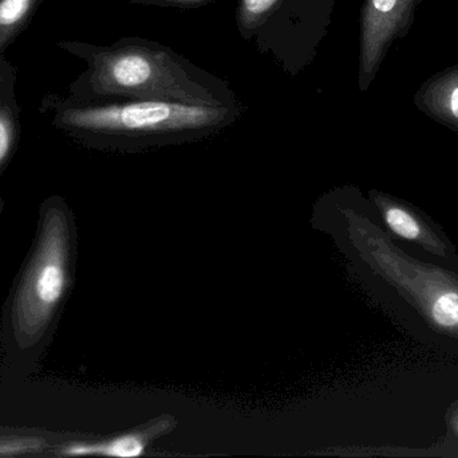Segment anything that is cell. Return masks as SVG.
<instances>
[{
  "label": "cell",
  "instance_id": "cell-1",
  "mask_svg": "<svg viewBox=\"0 0 458 458\" xmlns=\"http://www.w3.org/2000/svg\"><path fill=\"white\" fill-rule=\"evenodd\" d=\"M344 238L379 306L411 341L458 359V271L406 252L379 220L342 209Z\"/></svg>",
  "mask_w": 458,
  "mask_h": 458
},
{
  "label": "cell",
  "instance_id": "cell-2",
  "mask_svg": "<svg viewBox=\"0 0 458 458\" xmlns=\"http://www.w3.org/2000/svg\"><path fill=\"white\" fill-rule=\"evenodd\" d=\"M82 91L88 99H148L195 105H240L227 83L160 43L131 38L89 48Z\"/></svg>",
  "mask_w": 458,
  "mask_h": 458
},
{
  "label": "cell",
  "instance_id": "cell-3",
  "mask_svg": "<svg viewBox=\"0 0 458 458\" xmlns=\"http://www.w3.org/2000/svg\"><path fill=\"white\" fill-rule=\"evenodd\" d=\"M242 105H195L148 99H89L62 108L64 128L121 147L201 139L232 125Z\"/></svg>",
  "mask_w": 458,
  "mask_h": 458
},
{
  "label": "cell",
  "instance_id": "cell-4",
  "mask_svg": "<svg viewBox=\"0 0 458 458\" xmlns=\"http://www.w3.org/2000/svg\"><path fill=\"white\" fill-rule=\"evenodd\" d=\"M69 249L66 217L51 207L13 304V325L21 341L39 338L53 319L66 289Z\"/></svg>",
  "mask_w": 458,
  "mask_h": 458
},
{
  "label": "cell",
  "instance_id": "cell-5",
  "mask_svg": "<svg viewBox=\"0 0 458 458\" xmlns=\"http://www.w3.org/2000/svg\"><path fill=\"white\" fill-rule=\"evenodd\" d=\"M382 228L397 241L419 247L436 264L458 271V252L448 234L419 206L382 193H371Z\"/></svg>",
  "mask_w": 458,
  "mask_h": 458
},
{
  "label": "cell",
  "instance_id": "cell-6",
  "mask_svg": "<svg viewBox=\"0 0 458 458\" xmlns=\"http://www.w3.org/2000/svg\"><path fill=\"white\" fill-rule=\"evenodd\" d=\"M168 427L166 419H163V422L149 428L145 432L121 436L105 443L72 444L62 449V454L64 456L139 457L144 454L148 440L155 437L157 433L165 432Z\"/></svg>",
  "mask_w": 458,
  "mask_h": 458
},
{
  "label": "cell",
  "instance_id": "cell-7",
  "mask_svg": "<svg viewBox=\"0 0 458 458\" xmlns=\"http://www.w3.org/2000/svg\"><path fill=\"white\" fill-rule=\"evenodd\" d=\"M43 0H0V48L29 23Z\"/></svg>",
  "mask_w": 458,
  "mask_h": 458
},
{
  "label": "cell",
  "instance_id": "cell-8",
  "mask_svg": "<svg viewBox=\"0 0 458 458\" xmlns=\"http://www.w3.org/2000/svg\"><path fill=\"white\" fill-rule=\"evenodd\" d=\"M13 121L7 110L0 109V166L4 163L13 142Z\"/></svg>",
  "mask_w": 458,
  "mask_h": 458
},
{
  "label": "cell",
  "instance_id": "cell-9",
  "mask_svg": "<svg viewBox=\"0 0 458 458\" xmlns=\"http://www.w3.org/2000/svg\"><path fill=\"white\" fill-rule=\"evenodd\" d=\"M42 444L32 440H0V456L5 454H27L40 449Z\"/></svg>",
  "mask_w": 458,
  "mask_h": 458
},
{
  "label": "cell",
  "instance_id": "cell-10",
  "mask_svg": "<svg viewBox=\"0 0 458 458\" xmlns=\"http://www.w3.org/2000/svg\"><path fill=\"white\" fill-rule=\"evenodd\" d=\"M133 2L145 3V4L177 5V7H195V5L206 4V3L214 2V0H133Z\"/></svg>",
  "mask_w": 458,
  "mask_h": 458
},
{
  "label": "cell",
  "instance_id": "cell-11",
  "mask_svg": "<svg viewBox=\"0 0 458 458\" xmlns=\"http://www.w3.org/2000/svg\"><path fill=\"white\" fill-rule=\"evenodd\" d=\"M446 433L458 440V400L448 406L445 414Z\"/></svg>",
  "mask_w": 458,
  "mask_h": 458
},
{
  "label": "cell",
  "instance_id": "cell-12",
  "mask_svg": "<svg viewBox=\"0 0 458 458\" xmlns=\"http://www.w3.org/2000/svg\"><path fill=\"white\" fill-rule=\"evenodd\" d=\"M373 8L378 13H390L397 4V0H371Z\"/></svg>",
  "mask_w": 458,
  "mask_h": 458
},
{
  "label": "cell",
  "instance_id": "cell-13",
  "mask_svg": "<svg viewBox=\"0 0 458 458\" xmlns=\"http://www.w3.org/2000/svg\"><path fill=\"white\" fill-rule=\"evenodd\" d=\"M452 112L458 118V88L452 94Z\"/></svg>",
  "mask_w": 458,
  "mask_h": 458
}]
</instances>
